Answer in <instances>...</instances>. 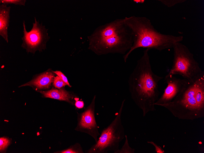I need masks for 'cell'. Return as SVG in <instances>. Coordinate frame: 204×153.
<instances>
[{"label":"cell","instance_id":"cell-6","mask_svg":"<svg viewBox=\"0 0 204 153\" xmlns=\"http://www.w3.org/2000/svg\"><path fill=\"white\" fill-rule=\"evenodd\" d=\"M173 48V64L168 74L180 75L184 79L190 80L197 77L204 72L194 58L193 54L186 46L178 42Z\"/></svg>","mask_w":204,"mask_h":153},{"label":"cell","instance_id":"cell-16","mask_svg":"<svg viewBox=\"0 0 204 153\" xmlns=\"http://www.w3.org/2000/svg\"><path fill=\"white\" fill-rule=\"evenodd\" d=\"M26 1L25 0H0V3L7 5L9 4L24 6Z\"/></svg>","mask_w":204,"mask_h":153},{"label":"cell","instance_id":"cell-12","mask_svg":"<svg viewBox=\"0 0 204 153\" xmlns=\"http://www.w3.org/2000/svg\"><path fill=\"white\" fill-rule=\"evenodd\" d=\"M10 6L2 4L0 5V35L8 42V29L9 26Z\"/></svg>","mask_w":204,"mask_h":153},{"label":"cell","instance_id":"cell-19","mask_svg":"<svg viewBox=\"0 0 204 153\" xmlns=\"http://www.w3.org/2000/svg\"><path fill=\"white\" fill-rule=\"evenodd\" d=\"M53 71L69 87H71V86L69 83L67 78L61 71Z\"/></svg>","mask_w":204,"mask_h":153},{"label":"cell","instance_id":"cell-14","mask_svg":"<svg viewBox=\"0 0 204 153\" xmlns=\"http://www.w3.org/2000/svg\"><path fill=\"white\" fill-rule=\"evenodd\" d=\"M125 140L123 146L122 148L119 149L117 151L115 152L114 153H134L135 150L131 148L129 146L127 136L125 135Z\"/></svg>","mask_w":204,"mask_h":153},{"label":"cell","instance_id":"cell-15","mask_svg":"<svg viewBox=\"0 0 204 153\" xmlns=\"http://www.w3.org/2000/svg\"><path fill=\"white\" fill-rule=\"evenodd\" d=\"M158 1L169 7H172L178 4L183 3L186 1L185 0H159Z\"/></svg>","mask_w":204,"mask_h":153},{"label":"cell","instance_id":"cell-8","mask_svg":"<svg viewBox=\"0 0 204 153\" xmlns=\"http://www.w3.org/2000/svg\"><path fill=\"white\" fill-rule=\"evenodd\" d=\"M96 95L94 96L90 104L82 112L77 114V124L75 130L86 133L92 137L96 143L100 134L95 115Z\"/></svg>","mask_w":204,"mask_h":153},{"label":"cell","instance_id":"cell-13","mask_svg":"<svg viewBox=\"0 0 204 153\" xmlns=\"http://www.w3.org/2000/svg\"><path fill=\"white\" fill-rule=\"evenodd\" d=\"M60 153H84L83 149L80 144L76 143L68 148L58 152Z\"/></svg>","mask_w":204,"mask_h":153},{"label":"cell","instance_id":"cell-5","mask_svg":"<svg viewBox=\"0 0 204 153\" xmlns=\"http://www.w3.org/2000/svg\"><path fill=\"white\" fill-rule=\"evenodd\" d=\"M126 100L122 102L114 119L102 131L97 141L86 153H107L110 151L114 152L119 149V144L125 137V129L121 120L122 112Z\"/></svg>","mask_w":204,"mask_h":153},{"label":"cell","instance_id":"cell-1","mask_svg":"<svg viewBox=\"0 0 204 153\" xmlns=\"http://www.w3.org/2000/svg\"><path fill=\"white\" fill-rule=\"evenodd\" d=\"M149 51L147 49L143 51L128 81L131 98L142 110L143 117L149 112L155 110V103L160 94L158 82L163 78L152 71Z\"/></svg>","mask_w":204,"mask_h":153},{"label":"cell","instance_id":"cell-20","mask_svg":"<svg viewBox=\"0 0 204 153\" xmlns=\"http://www.w3.org/2000/svg\"><path fill=\"white\" fill-rule=\"evenodd\" d=\"M148 144H152L155 148V152L157 153H164V151L162 149L161 147L158 146L156 143L153 141H148Z\"/></svg>","mask_w":204,"mask_h":153},{"label":"cell","instance_id":"cell-7","mask_svg":"<svg viewBox=\"0 0 204 153\" xmlns=\"http://www.w3.org/2000/svg\"><path fill=\"white\" fill-rule=\"evenodd\" d=\"M35 23L30 31H26L25 21L23 22V36L21 38L23 43L21 46L28 53L34 54L38 50L40 52L46 49V44L50 38L48 33V29L42 23L39 24L35 17Z\"/></svg>","mask_w":204,"mask_h":153},{"label":"cell","instance_id":"cell-22","mask_svg":"<svg viewBox=\"0 0 204 153\" xmlns=\"http://www.w3.org/2000/svg\"><path fill=\"white\" fill-rule=\"evenodd\" d=\"M133 1L137 3H143L145 1L144 0H133Z\"/></svg>","mask_w":204,"mask_h":153},{"label":"cell","instance_id":"cell-9","mask_svg":"<svg viewBox=\"0 0 204 153\" xmlns=\"http://www.w3.org/2000/svg\"><path fill=\"white\" fill-rule=\"evenodd\" d=\"M187 81V79L177 78L173 75L167 74L165 78V82L167 86L163 94L155 103V105L159 106L172 101Z\"/></svg>","mask_w":204,"mask_h":153},{"label":"cell","instance_id":"cell-18","mask_svg":"<svg viewBox=\"0 0 204 153\" xmlns=\"http://www.w3.org/2000/svg\"><path fill=\"white\" fill-rule=\"evenodd\" d=\"M10 141L7 138L2 137L0 138V151H2L6 148L9 144Z\"/></svg>","mask_w":204,"mask_h":153},{"label":"cell","instance_id":"cell-4","mask_svg":"<svg viewBox=\"0 0 204 153\" xmlns=\"http://www.w3.org/2000/svg\"><path fill=\"white\" fill-rule=\"evenodd\" d=\"M125 24L132 31L133 42L130 49L123 56L126 62L130 54L139 48L159 51L173 48L174 45L183 40L182 36L163 34L158 31L148 18L135 16L124 18Z\"/></svg>","mask_w":204,"mask_h":153},{"label":"cell","instance_id":"cell-21","mask_svg":"<svg viewBox=\"0 0 204 153\" xmlns=\"http://www.w3.org/2000/svg\"><path fill=\"white\" fill-rule=\"evenodd\" d=\"M75 105L76 107L79 109L83 108L84 106V103L83 101L76 100L75 102Z\"/></svg>","mask_w":204,"mask_h":153},{"label":"cell","instance_id":"cell-2","mask_svg":"<svg viewBox=\"0 0 204 153\" xmlns=\"http://www.w3.org/2000/svg\"><path fill=\"white\" fill-rule=\"evenodd\" d=\"M87 38L89 49L98 56L109 53L124 55L133 42V32L125 24L124 18L99 26Z\"/></svg>","mask_w":204,"mask_h":153},{"label":"cell","instance_id":"cell-3","mask_svg":"<svg viewBox=\"0 0 204 153\" xmlns=\"http://www.w3.org/2000/svg\"><path fill=\"white\" fill-rule=\"evenodd\" d=\"M159 106L168 109L180 119L191 120L204 117V72L188 80L170 102Z\"/></svg>","mask_w":204,"mask_h":153},{"label":"cell","instance_id":"cell-10","mask_svg":"<svg viewBox=\"0 0 204 153\" xmlns=\"http://www.w3.org/2000/svg\"><path fill=\"white\" fill-rule=\"evenodd\" d=\"M55 74L50 69H48L35 77L30 81L20 87L29 86L36 89H47L49 88L53 82Z\"/></svg>","mask_w":204,"mask_h":153},{"label":"cell","instance_id":"cell-17","mask_svg":"<svg viewBox=\"0 0 204 153\" xmlns=\"http://www.w3.org/2000/svg\"><path fill=\"white\" fill-rule=\"evenodd\" d=\"M53 84L55 88L59 89L67 85V84L57 75L54 77Z\"/></svg>","mask_w":204,"mask_h":153},{"label":"cell","instance_id":"cell-11","mask_svg":"<svg viewBox=\"0 0 204 153\" xmlns=\"http://www.w3.org/2000/svg\"><path fill=\"white\" fill-rule=\"evenodd\" d=\"M38 91L45 97L65 101L72 105L75 103L74 100H78L75 95L67 91L63 87L59 89L53 87L48 91Z\"/></svg>","mask_w":204,"mask_h":153}]
</instances>
